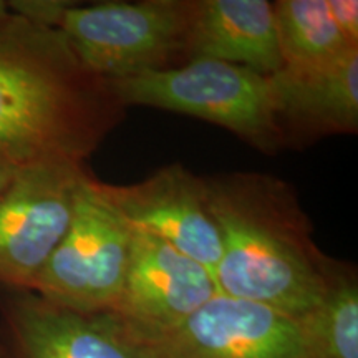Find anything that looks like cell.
Instances as JSON below:
<instances>
[{"mask_svg":"<svg viewBox=\"0 0 358 358\" xmlns=\"http://www.w3.org/2000/svg\"><path fill=\"white\" fill-rule=\"evenodd\" d=\"M87 164L19 169L0 191V289L34 290L69 229Z\"/></svg>","mask_w":358,"mask_h":358,"instance_id":"obj_6","label":"cell"},{"mask_svg":"<svg viewBox=\"0 0 358 358\" xmlns=\"http://www.w3.org/2000/svg\"><path fill=\"white\" fill-rule=\"evenodd\" d=\"M95 182L134 229L164 241L214 275L221 261V236L206 203L203 176L174 163L134 185Z\"/></svg>","mask_w":358,"mask_h":358,"instance_id":"obj_9","label":"cell"},{"mask_svg":"<svg viewBox=\"0 0 358 358\" xmlns=\"http://www.w3.org/2000/svg\"><path fill=\"white\" fill-rule=\"evenodd\" d=\"M140 347L146 358H307L301 322L224 294Z\"/></svg>","mask_w":358,"mask_h":358,"instance_id":"obj_8","label":"cell"},{"mask_svg":"<svg viewBox=\"0 0 358 358\" xmlns=\"http://www.w3.org/2000/svg\"><path fill=\"white\" fill-rule=\"evenodd\" d=\"M124 111L60 30L0 13V169L85 164Z\"/></svg>","mask_w":358,"mask_h":358,"instance_id":"obj_1","label":"cell"},{"mask_svg":"<svg viewBox=\"0 0 358 358\" xmlns=\"http://www.w3.org/2000/svg\"><path fill=\"white\" fill-rule=\"evenodd\" d=\"M15 173L17 171H12V169H0V191L10 182V179L13 178V174Z\"/></svg>","mask_w":358,"mask_h":358,"instance_id":"obj_16","label":"cell"},{"mask_svg":"<svg viewBox=\"0 0 358 358\" xmlns=\"http://www.w3.org/2000/svg\"><path fill=\"white\" fill-rule=\"evenodd\" d=\"M189 58L245 66L268 77L282 69L274 7L267 0H194Z\"/></svg>","mask_w":358,"mask_h":358,"instance_id":"obj_12","label":"cell"},{"mask_svg":"<svg viewBox=\"0 0 358 358\" xmlns=\"http://www.w3.org/2000/svg\"><path fill=\"white\" fill-rule=\"evenodd\" d=\"M272 7L282 69H324L358 50L343 40L327 0H279Z\"/></svg>","mask_w":358,"mask_h":358,"instance_id":"obj_13","label":"cell"},{"mask_svg":"<svg viewBox=\"0 0 358 358\" xmlns=\"http://www.w3.org/2000/svg\"><path fill=\"white\" fill-rule=\"evenodd\" d=\"M194 0L73 2L57 29L85 69L105 80L182 66L189 58Z\"/></svg>","mask_w":358,"mask_h":358,"instance_id":"obj_4","label":"cell"},{"mask_svg":"<svg viewBox=\"0 0 358 358\" xmlns=\"http://www.w3.org/2000/svg\"><path fill=\"white\" fill-rule=\"evenodd\" d=\"M90 171L80 181L70 226L45 264L32 292L82 313H106L122 294L134 227L96 189Z\"/></svg>","mask_w":358,"mask_h":358,"instance_id":"obj_5","label":"cell"},{"mask_svg":"<svg viewBox=\"0 0 358 358\" xmlns=\"http://www.w3.org/2000/svg\"><path fill=\"white\" fill-rule=\"evenodd\" d=\"M332 19L348 47L358 48V2L357 0H327Z\"/></svg>","mask_w":358,"mask_h":358,"instance_id":"obj_15","label":"cell"},{"mask_svg":"<svg viewBox=\"0 0 358 358\" xmlns=\"http://www.w3.org/2000/svg\"><path fill=\"white\" fill-rule=\"evenodd\" d=\"M219 294L214 275L158 237L134 229L131 261L110 312L141 345L163 337Z\"/></svg>","mask_w":358,"mask_h":358,"instance_id":"obj_7","label":"cell"},{"mask_svg":"<svg viewBox=\"0 0 358 358\" xmlns=\"http://www.w3.org/2000/svg\"><path fill=\"white\" fill-rule=\"evenodd\" d=\"M0 358H146L108 313H82L32 290L0 289Z\"/></svg>","mask_w":358,"mask_h":358,"instance_id":"obj_10","label":"cell"},{"mask_svg":"<svg viewBox=\"0 0 358 358\" xmlns=\"http://www.w3.org/2000/svg\"><path fill=\"white\" fill-rule=\"evenodd\" d=\"M8 10V3L6 0H0V13H6Z\"/></svg>","mask_w":358,"mask_h":358,"instance_id":"obj_17","label":"cell"},{"mask_svg":"<svg viewBox=\"0 0 358 358\" xmlns=\"http://www.w3.org/2000/svg\"><path fill=\"white\" fill-rule=\"evenodd\" d=\"M299 322L307 358H358V280L352 264L337 262L322 302Z\"/></svg>","mask_w":358,"mask_h":358,"instance_id":"obj_14","label":"cell"},{"mask_svg":"<svg viewBox=\"0 0 358 358\" xmlns=\"http://www.w3.org/2000/svg\"><path fill=\"white\" fill-rule=\"evenodd\" d=\"M206 203L221 236L219 294L301 320L324 299L338 261L313 241L292 185L264 173L204 178Z\"/></svg>","mask_w":358,"mask_h":358,"instance_id":"obj_2","label":"cell"},{"mask_svg":"<svg viewBox=\"0 0 358 358\" xmlns=\"http://www.w3.org/2000/svg\"><path fill=\"white\" fill-rule=\"evenodd\" d=\"M124 106H151L214 123L264 155L285 148L268 80L245 66L198 58L163 71L108 80Z\"/></svg>","mask_w":358,"mask_h":358,"instance_id":"obj_3","label":"cell"},{"mask_svg":"<svg viewBox=\"0 0 358 358\" xmlns=\"http://www.w3.org/2000/svg\"><path fill=\"white\" fill-rule=\"evenodd\" d=\"M267 80L285 146L357 133L358 50L324 69H280Z\"/></svg>","mask_w":358,"mask_h":358,"instance_id":"obj_11","label":"cell"}]
</instances>
